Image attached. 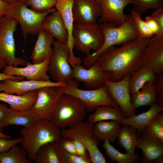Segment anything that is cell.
<instances>
[{"instance_id": "obj_1", "label": "cell", "mask_w": 163, "mask_h": 163, "mask_svg": "<svg viewBox=\"0 0 163 163\" xmlns=\"http://www.w3.org/2000/svg\"><path fill=\"white\" fill-rule=\"evenodd\" d=\"M151 38L139 37L118 48L107 49L96 59L100 68L111 73L113 81L122 79L127 73L132 74L142 66V55Z\"/></svg>"}, {"instance_id": "obj_12", "label": "cell", "mask_w": 163, "mask_h": 163, "mask_svg": "<svg viewBox=\"0 0 163 163\" xmlns=\"http://www.w3.org/2000/svg\"><path fill=\"white\" fill-rule=\"evenodd\" d=\"M88 68L80 64L72 67L73 78L84 83L86 88L97 89L104 85L107 81H113L112 73L101 69L96 61Z\"/></svg>"}, {"instance_id": "obj_25", "label": "cell", "mask_w": 163, "mask_h": 163, "mask_svg": "<svg viewBox=\"0 0 163 163\" xmlns=\"http://www.w3.org/2000/svg\"><path fill=\"white\" fill-rule=\"evenodd\" d=\"M146 111L131 117H124L118 123L122 125H128L137 130L140 135L145 129L146 126L159 112L163 111V107L154 103L151 105Z\"/></svg>"}, {"instance_id": "obj_36", "label": "cell", "mask_w": 163, "mask_h": 163, "mask_svg": "<svg viewBox=\"0 0 163 163\" xmlns=\"http://www.w3.org/2000/svg\"><path fill=\"white\" fill-rule=\"evenodd\" d=\"M57 0H23L31 9L39 12H46L55 7Z\"/></svg>"}, {"instance_id": "obj_40", "label": "cell", "mask_w": 163, "mask_h": 163, "mask_svg": "<svg viewBox=\"0 0 163 163\" xmlns=\"http://www.w3.org/2000/svg\"><path fill=\"white\" fill-rule=\"evenodd\" d=\"M22 140V137L12 140L0 138V154L8 151L13 145L20 143Z\"/></svg>"}, {"instance_id": "obj_39", "label": "cell", "mask_w": 163, "mask_h": 163, "mask_svg": "<svg viewBox=\"0 0 163 163\" xmlns=\"http://www.w3.org/2000/svg\"><path fill=\"white\" fill-rule=\"evenodd\" d=\"M152 83L156 95L155 103L163 107V74H155Z\"/></svg>"}, {"instance_id": "obj_49", "label": "cell", "mask_w": 163, "mask_h": 163, "mask_svg": "<svg viewBox=\"0 0 163 163\" xmlns=\"http://www.w3.org/2000/svg\"><path fill=\"white\" fill-rule=\"evenodd\" d=\"M4 138L8 139H11V136L8 134L3 133L2 132H0V138Z\"/></svg>"}, {"instance_id": "obj_47", "label": "cell", "mask_w": 163, "mask_h": 163, "mask_svg": "<svg viewBox=\"0 0 163 163\" xmlns=\"http://www.w3.org/2000/svg\"><path fill=\"white\" fill-rule=\"evenodd\" d=\"M9 4L0 0V20L4 16V11L7 6Z\"/></svg>"}, {"instance_id": "obj_34", "label": "cell", "mask_w": 163, "mask_h": 163, "mask_svg": "<svg viewBox=\"0 0 163 163\" xmlns=\"http://www.w3.org/2000/svg\"><path fill=\"white\" fill-rule=\"evenodd\" d=\"M60 163H92L89 157H83L71 154L64 149L59 142H56Z\"/></svg>"}, {"instance_id": "obj_6", "label": "cell", "mask_w": 163, "mask_h": 163, "mask_svg": "<svg viewBox=\"0 0 163 163\" xmlns=\"http://www.w3.org/2000/svg\"><path fill=\"white\" fill-rule=\"evenodd\" d=\"M78 82L73 79L64 86L59 87L63 94L72 95L81 101L86 111L91 113L101 106H118L110 96L105 84L102 87L91 90L78 88Z\"/></svg>"}, {"instance_id": "obj_2", "label": "cell", "mask_w": 163, "mask_h": 163, "mask_svg": "<svg viewBox=\"0 0 163 163\" xmlns=\"http://www.w3.org/2000/svg\"><path fill=\"white\" fill-rule=\"evenodd\" d=\"M125 21L117 26L111 21L99 24L104 37L103 43L99 50L84 58L83 64L88 68L97 57L108 48L115 45H122L139 37L133 19L131 15L126 14Z\"/></svg>"}, {"instance_id": "obj_33", "label": "cell", "mask_w": 163, "mask_h": 163, "mask_svg": "<svg viewBox=\"0 0 163 163\" xmlns=\"http://www.w3.org/2000/svg\"><path fill=\"white\" fill-rule=\"evenodd\" d=\"M34 161L35 163H60L56 142L46 144L39 148Z\"/></svg>"}, {"instance_id": "obj_45", "label": "cell", "mask_w": 163, "mask_h": 163, "mask_svg": "<svg viewBox=\"0 0 163 163\" xmlns=\"http://www.w3.org/2000/svg\"><path fill=\"white\" fill-rule=\"evenodd\" d=\"M8 110L7 106L0 103V132H2L3 122Z\"/></svg>"}, {"instance_id": "obj_11", "label": "cell", "mask_w": 163, "mask_h": 163, "mask_svg": "<svg viewBox=\"0 0 163 163\" xmlns=\"http://www.w3.org/2000/svg\"><path fill=\"white\" fill-rule=\"evenodd\" d=\"M131 75L130 73H127L119 81L107 80L105 84L110 96L117 104L127 118L135 115L136 111L131 101L129 85Z\"/></svg>"}, {"instance_id": "obj_24", "label": "cell", "mask_w": 163, "mask_h": 163, "mask_svg": "<svg viewBox=\"0 0 163 163\" xmlns=\"http://www.w3.org/2000/svg\"><path fill=\"white\" fill-rule=\"evenodd\" d=\"M37 90L28 92L21 95H15L5 92H0V101L8 104L10 108L23 111L31 109L37 97Z\"/></svg>"}, {"instance_id": "obj_14", "label": "cell", "mask_w": 163, "mask_h": 163, "mask_svg": "<svg viewBox=\"0 0 163 163\" xmlns=\"http://www.w3.org/2000/svg\"><path fill=\"white\" fill-rule=\"evenodd\" d=\"M142 66L152 70L155 74L162 73L163 71V33L152 38L142 52Z\"/></svg>"}, {"instance_id": "obj_52", "label": "cell", "mask_w": 163, "mask_h": 163, "mask_svg": "<svg viewBox=\"0 0 163 163\" xmlns=\"http://www.w3.org/2000/svg\"><path fill=\"white\" fill-rule=\"evenodd\" d=\"M98 2V3L99 4V1L100 0H97Z\"/></svg>"}, {"instance_id": "obj_46", "label": "cell", "mask_w": 163, "mask_h": 163, "mask_svg": "<svg viewBox=\"0 0 163 163\" xmlns=\"http://www.w3.org/2000/svg\"><path fill=\"white\" fill-rule=\"evenodd\" d=\"M25 78L24 77L22 76L9 75L3 72L0 73V81L7 78L15 81H21L23 80Z\"/></svg>"}, {"instance_id": "obj_35", "label": "cell", "mask_w": 163, "mask_h": 163, "mask_svg": "<svg viewBox=\"0 0 163 163\" xmlns=\"http://www.w3.org/2000/svg\"><path fill=\"white\" fill-rule=\"evenodd\" d=\"M134 5L133 10L140 15L150 9L163 8V0H130Z\"/></svg>"}, {"instance_id": "obj_22", "label": "cell", "mask_w": 163, "mask_h": 163, "mask_svg": "<svg viewBox=\"0 0 163 163\" xmlns=\"http://www.w3.org/2000/svg\"><path fill=\"white\" fill-rule=\"evenodd\" d=\"M37 35V39L30 56L32 64L41 62L48 57H51L52 54L51 45L54 37L43 28L40 30Z\"/></svg>"}, {"instance_id": "obj_18", "label": "cell", "mask_w": 163, "mask_h": 163, "mask_svg": "<svg viewBox=\"0 0 163 163\" xmlns=\"http://www.w3.org/2000/svg\"><path fill=\"white\" fill-rule=\"evenodd\" d=\"M66 84L49 81H38L33 80H23L15 81L10 79H6L0 83V92L6 93L21 95L32 91L36 90L42 87L55 86L60 87Z\"/></svg>"}, {"instance_id": "obj_15", "label": "cell", "mask_w": 163, "mask_h": 163, "mask_svg": "<svg viewBox=\"0 0 163 163\" xmlns=\"http://www.w3.org/2000/svg\"><path fill=\"white\" fill-rule=\"evenodd\" d=\"M51 58L48 56L43 61L37 63L32 64L27 62L26 66L22 68L7 65L3 69L2 72L9 75L24 77L26 78V80L50 81L47 72Z\"/></svg>"}, {"instance_id": "obj_38", "label": "cell", "mask_w": 163, "mask_h": 163, "mask_svg": "<svg viewBox=\"0 0 163 163\" xmlns=\"http://www.w3.org/2000/svg\"><path fill=\"white\" fill-rule=\"evenodd\" d=\"M145 130L150 136L163 143V124L155 117L146 126Z\"/></svg>"}, {"instance_id": "obj_42", "label": "cell", "mask_w": 163, "mask_h": 163, "mask_svg": "<svg viewBox=\"0 0 163 163\" xmlns=\"http://www.w3.org/2000/svg\"><path fill=\"white\" fill-rule=\"evenodd\" d=\"M150 16L153 18L158 24L160 33H163V8L155 9Z\"/></svg>"}, {"instance_id": "obj_32", "label": "cell", "mask_w": 163, "mask_h": 163, "mask_svg": "<svg viewBox=\"0 0 163 163\" xmlns=\"http://www.w3.org/2000/svg\"><path fill=\"white\" fill-rule=\"evenodd\" d=\"M30 161L25 151L18 144L0 154V163H30Z\"/></svg>"}, {"instance_id": "obj_43", "label": "cell", "mask_w": 163, "mask_h": 163, "mask_svg": "<svg viewBox=\"0 0 163 163\" xmlns=\"http://www.w3.org/2000/svg\"><path fill=\"white\" fill-rule=\"evenodd\" d=\"M76 155L80 157H88L87 151L84 144L80 140L75 139H72Z\"/></svg>"}, {"instance_id": "obj_10", "label": "cell", "mask_w": 163, "mask_h": 163, "mask_svg": "<svg viewBox=\"0 0 163 163\" xmlns=\"http://www.w3.org/2000/svg\"><path fill=\"white\" fill-rule=\"evenodd\" d=\"M74 46L78 50L90 56V50L97 51L104 42L103 35L97 22L74 24L72 32Z\"/></svg>"}, {"instance_id": "obj_7", "label": "cell", "mask_w": 163, "mask_h": 163, "mask_svg": "<svg viewBox=\"0 0 163 163\" xmlns=\"http://www.w3.org/2000/svg\"><path fill=\"white\" fill-rule=\"evenodd\" d=\"M94 124L87 120L61 129L62 136L81 141L86 148L92 163H106L105 156L98 148L101 141L93 132Z\"/></svg>"}, {"instance_id": "obj_28", "label": "cell", "mask_w": 163, "mask_h": 163, "mask_svg": "<svg viewBox=\"0 0 163 163\" xmlns=\"http://www.w3.org/2000/svg\"><path fill=\"white\" fill-rule=\"evenodd\" d=\"M155 75L152 70L143 66L131 74L129 81L131 96L139 91L147 82H152Z\"/></svg>"}, {"instance_id": "obj_19", "label": "cell", "mask_w": 163, "mask_h": 163, "mask_svg": "<svg viewBox=\"0 0 163 163\" xmlns=\"http://www.w3.org/2000/svg\"><path fill=\"white\" fill-rule=\"evenodd\" d=\"M73 1L57 0L55 6L62 18L67 32L68 37L67 44L70 52L68 62L72 67L75 65L80 64L81 62V59L75 56L73 51L74 47L72 35L74 22L72 12Z\"/></svg>"}, {"instance_id": "obj_8", "label": "cell", "mask_w": 163, "mask_h": 163, "mask_svg": "<svg viewBox=\"0 0 163 163\" xmlns=\"http://www.w3.org/2000/svg\"><path fill=\"white\" fill-rule=\"evenodd\" d=\"M18 23L14 18L4 16L0 20V59L7 65L17 67L24 66L26 60L15 56L14 33Z\"/></svg>"}, {"instance_id": "obj_20", "label": "cell", "mask_w": 163, "mask_h": 163, "mask_svg": "<svg viewBox=\"0 0 163 163\" xmlns=\"http://www.w3.org/2000/svg\"><path fill=\"white\" fill-rule=\"evenodd\" d=\"M72 12L74 21L82 24L97 23L101 13L97 0H74Z\"/></svg>"}, {"instance_id": "obj_27", "label": "cell", "mask_w": 163, "mask_h": 163, "mask_svg": "<svg viewBox=\"0 0 163 163\" xmlns=\"http://www.w3.org/2000/svg\"><path fill=\"white\" fill-rule=\"evenodd\" d=\"M124 114L119 106L112 107L101 106L97 108L94 112L88 117V120L94 123L108 120L118 122L125 117Z\"/></svg>"}, {"instance_id": "obj_31", "label": "cell", "mask_w": 163, "mask_h": 163, "mask_svg": "<svg viewBox=\"0 0 163 163\" xmlns=\"http://www.w3.org/2000/svg\"><path fill=\"white\" fill-rule=\"evenodd\" d=\"M102 147L105 149V154L113 162L115 161L118 163H136L141 161L137 154L130 155L123 153L111 145L108 140L104 141Z\"/></svg>"}, {"instance_id": "obj_44", "label": "cell", "mask_w": 163, "mask_h": 163, "mask_svg": "<svg viewBox=\"0 0 163 163\" xmlns=\"http://www.w3.org/2000/svg\"><path fill=\"white\" fill-rule=\"evenodd\" d=\"M144 21L153 34L155 36L160 33V29L158 24L150 16L146 17Z\"/></svg>"}, {"instance_id": "obj_30", "label": "cell", "mask_w": 163, "mask_h": 163, "mask_svg": "<svg viewBox=\"0 0 163 163\" xmlns=\"http://www.w3.org/2000/svg\"><path fill=\"white\" fill-rule=\"evenodd\" d=\"M141 89L131 96L132 104L136 109L141 106H150L156 101V94L152 82H147Z\"/></svg>"}, {"instance_id": "obj_37", "label": "cell", "mask_w": 163, "mask_h": 163, "mask_svg": "<svg viewBox=\"0 0 163 163\" xmlns=\"http://www.w3.org/2000/svg\"><path fill=\"white\" fill-rule=\"evenodd\" d=\"M131 15L132 17L139 34V37L145 38H151L155 36L149 29L145 21L142 20L139 13L132 10Z\"/></svg>"}, {"instance_id": "obj_17", "label": "cell", "mask_w": 163, "mask_h": 163, "mask_svg": "<svg viewBox=\"0 0 163 163\" xmlns=\"http://www.w3.org/2000/svg\"><path fill=\"white\" fill-rule=\"evenodd\" d=\"M129 4H132L130 0H100L101 13L97 23L110 21L117 26L121 25L126 19L124 9Z\"/></svg>"}, {"instance_id": "obj_41", "label": "cell", "mask_w": 163, "mask_h": 163, "mask_svg": "<svg viewBox=\"0 0 163 163\" xmlns=\"http://www.w3.org/2000/svg\"><path fill=\"white\" fill-rule=\"evenodd\" d=\"M59 142L65 150L71 154L76 155L72 139L62 137Z\"/></svg>"}, {"instance_id": "obj_29", "label": "cell", "mask_w": 163, "mask_h": 163, "mask_svg": "<svg viewBox=\"0 0 163 163\" xmlns=\"http://www.w3.org/2000/svg\"><path fill=\"white\" fill-rule=\"evenodd\" d=\"M117 138V144L124 149L126 153L130 155L135 154V150L138 138L136 129L128 125H123Z\"/></svg>"}, {"instance_id": "obj_26", "label": "cell", "mask_w": 163, "mask_h": 163, "mask_svg": "<svg viewBox=\"0 0 163 163\" xmlns=\"http://www.w3.org/2000/svg\"><path fill=\"white\" fill-rule=\"evenodd\" d=\"M121 128L118 121H103L94 123L93 129L94 135L101 141L108 140L112 142L116 140Z\"/></svg>"}, {"instance_id": "obj_23", "label": "cell", "mask_w": 163, "mask_h": 163, "mask_svg": "<svg viewBox=\"0 0 163 163\" xmlns=\"http://www.w3.org/2000/svg\"><path fill=\"white\" fill-rule=\"evenodd\" d=\"M38 115L31 109L18 111L8 108L3 122L4 127L10 125H20L30 128L40 119Z\"/></svg>"}, {"instance_id": "obj_16", "label": "cell", "mask_w": 163, "mask_h": 163, "mask_svg": "<svg viewBox=\"0 0 163 163\" xmlns=\"http://www.w3.org/2000/svg\"><path fill=\"white\" fill-rule=\"evenodd\" d=\"M136 148L142 151V163H163V143L150 136L145 129L138 138Z\"/></svg>"}, {"instance_id": "obj_51", "label": "cell", "mask_w": 163, "mask_h": 163, "mask_svg": "<svg viewBox=\"0 0 163 163\" xmlns=\"http://www.w3.org/2000/svg\"><path fill=\"white\" fill-rule=\"evenodd\" d=\"M3 1L8 3L9 4H10L15 2H19L23 0H2Z\"/></svg>"}, {"instance_id": "obj_21", "label": "cell", "mask_w": 163, "mask_h": 163, "mask_svg": "<svg viewBox=\"0 0 163 163\" xmlns=\"http://www.w3.org/2000/svg\"><path fill=\"white\" fill-rule=\"evenodd\" d=\"M42 27L57 40L67 44V32L62 18L56 8L44 18Z\"/></svg>"}, {"instance_id": "obj_4", "label": "cell", "mask_w": 163, "mask_h": 163, "mask_svg": "<svg viewBox=\"0 0 163 163\" xmlns=\"http://www.w3.org/2000/svg\"><path fill=\"white\" fill-rule=\"evenodd\" d=\"M86 110L82 102L70 94H63L60 97L50 122L61 129L84 121Z\"/></svg>"}, {"instance_id": "obj_48", "label": "cell", "mask_w": 163, "mask_h": 163, "mask_svg": "<svg viewBox=\"0 0 163 163\" xmlns=\"http://www.w3.org/2000/svg\"><path fill=\"white\" fill-rule=\"evenodd\" d=\"M159 123L163 124V113L161 112L158 113L155 117Z\"/></svg>"}, {"instance_id": "obj_13", "label": "cell", "mask_w": 163, "mask_h": 163, "mask_svg": "<svg viewBox=\"0 0 163 163\" xmlns=\"http://www.w3.org/2000/svg\"><path fill=\"white\" fill-rule=\"evenodd\" d=\"M37 97L31 109L40 119L50 121L58 101L63 93L59 87L49 86L37 90Z\"/></svg>"}, {"instance_id": "obj_50", "label": "cell", "mask_w": 163, "mask_h": 163, "mask_svg": "<svg viewBox=\"0 0 163 163\" xmlns=\"http://www.w3.org/2000/svg\"><path fill=\"white\" fill-rule=\"evenodd\" d=\"M6 65V63L0 59V70L3 69Z\"/></svg>"}, {"instance_id": "obj_3", "label": "cell", "mask_w": 163, "mask_h": 163, "mask_svg": "<svg viewBox=\"0 0 163 163\" xmlns=\"http://www.w3.org/2000/svg\"><path fill=\"white\" fill-rule=\"evenodd\" d=\"M61 129L50 121L40 119L32 127L21 129V147L30 160H35L37 151L42 146L59 142L62 137Z\"/></svg>"}, {"instance_id": "obj_9", "label": "cell", "mask_w": 163, "mask_h": 163, "mask_svg": "<svg viewBox=\"0 0 163 163\" xmlns=\"http://www.w3.org/2000/svg\"><path fill=\"white\" fill-rule=\"evenodd\" d=\"M52 55L48 71L57 82L66 84L73 79L72 68L69 63L70 52L67 43L54 40Z\"/></svg>"}, {"instance_id": "obj_5", "label": "cell", "mask_w": 163, "mask_h": 163, "mask_svg": "<svg viewBox=\"0 0 163 163\" xmlns=\"http://www.w3.org/2000/svg\"><path fill=\"white\" fill-rule=\"evenodd\" d=\"M55 8L44 12H39L30 9L23 0L9 4L5 8L4 16L14 18L20 25L25 40L28 34L37 35L42 28L45 17Z\"/></svg>"}]
</instances>
